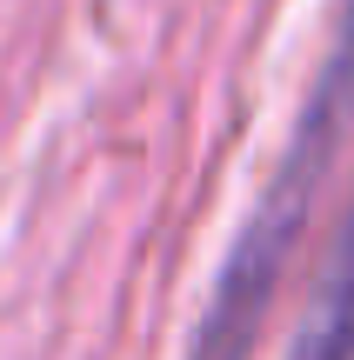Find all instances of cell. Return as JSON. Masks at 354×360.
<instances>
[{"instance_id": "obj_1", "label": "cell", "mask_w": 354, "mask_h": 360, "mask_svg": "<svg viewBox=\"0 0 354 360\" xmlns=\"http://www.w3.org/2000/svg\"><path fill=\"white\" fill-rule=\"evenodd\" d=\"M348 127H354V0L334 7V34H328V53H321L315 80H308L294 134L281 147L274 174H267L261 200L248 207L234 247L221 254V274L208 287V307H201L194 340H187L181 360H254L261 327L274 314V294L288 281V260L301 247L308 220H315V200L334 174V154H341Z\"/></svg>"}, {"instance_id": "obj_2", "label": "cell", "mask_w": 354, "mask_h": 360, "mask_svg": "<svg viewBox=\"0 0 354 360\" xmlns=\"http://www.w3.org/2000/svg\"><path fill=\"white\" fill-rule=\"evenodd\" d=\"M288 360H354V200H348V220L315 274V294L301 307Z\"/></svg>"}]
</instances>
